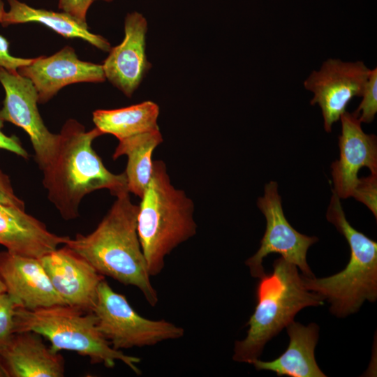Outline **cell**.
Instances as JSON below:
<instances>
[{"instance_id":"1","label":"cell","mask_w":377,"mask_h":377,"mask_svg":"<svg viewBox=\"0 0 377 377\" xmlns=\"http://www.w3.org/2000/svg\"><path fill=\"white\" fill-rule=\"evenodd\" d=\"M101 135L96 127L86 131L77 121L68 119L59 133L53 156L41 169L48 199L65 220L79 216L82 200L93 191L108 189L114 196L128 192L125 172L109 171L92 147Z\"/></svg>"},{"instance_id":"2","label":"cell","mask_w":377,"mask_h":377,"mask_svg":"<svg viewBox=\"0 0 377 377\" xmlns=\"http://www.w3.org/2000/svg\"><path fill=\"white\" fill-rule=\"evenodd\" d=\"M116 200L91 233L77 234L64 244L90 263L98 273L125 286L138 288L151 306L156 305L157 292L150 281L147 262L140 242L137 219L138 205L129 192Z\"/></svg>"},{"instance_id":"3","label":"cell","mask_w":377,"mask_h":377,"mask_svg":"<svg viewBox=\"0 0 377 377\" xmlns=\"http://www.w3.org/2000/svg\"><path fill=\"white\" fill-rule=\"evenodd\" d=\"M194 205L171 184L165 163L153 161L150 182L138 205V234L151 276L161 272L165 258L196 233Z\"/></svg>"},{"instance_id":"4","label":"cell","mask_w":377,"mask_h":377,"mask_svg":"<svg viewBox=\"0 0 377 377\" xmlns=\"http://www.w3.org/2000/svg\"><path fill=\"white\" fill-rule=\"evenodd\" d=\"M256 300L246 323V336L235 343V362L251 364L260 357L265 345L293 322L300 310L322 306L325 301L305 288L297 267L281 257L274 260L272 273L260 278Z\"/></svg>"},{"instance_id":"5","label":"cell","mask_w":377,"mask_h":377,"mask_svg":"<svg viewBox=\"0 0 377 377\" xmlns=\"http://www.w3.org/2000/svg\"><path fill=\"white\" fill-rule=\"evenodd\" d=\"M341 198L332 190L326 218L344 236L350 250L346 267L325 277L302 275L305 288L330 304V312L346 317L357 312L366 301L377 298V243L355 229L347 221Z\"/></svg>"},{"instance_id":"6","label":"cell","mask_w":377,"mask_h":377,"mask_svg":"<svg viewBox=\"0 0 377 377\" xmlns=\"http://www.w3.org/2000/svg\"><path fill=\"white\" fill-rule=\"evenodd\" d=\"M31 331L47 339L50 348L75 352L87 356L92 364H102L108 368L121 361L136 374L141 371L137 364L140 359L114 349L97 326L93 312L68 304L28 309L17 306L14 315V333Z\"/></svg>"},{"instance_id":"7","label":"cell","mask_w":377,"mask_h":377,"mask_svg":"<svg viewBox=\"0 0 377 377\" xmlns=\"http://www.w3.org/2000/svg\"><path fill=\"white\" fill-rule=\"evenodd\" d=\"M91 312L99 331L117 350L151 346L184 334V328L172 323L140 316L126 297L115 292L104 279L99 283Z\"/></svg>"},{"instance_id":"8","label":"cell","mask_w":377,"mask_h":377,"mask_svg":"<svg viewBox=\"0 0 377 377\" xmlns=\"http://www.w3.org/2000/svg\"><path fill=\"white\" fill-rule=\"evenodd\" d=\"M257 206L265 217L266 230L260 248L245 262L251 275L258 279L262 277L265 274L263 260L274 253L280 254L286 261L299 267L302 275L313 277L306 261V253L318 239L297 232L287 221L276 182L271 181L265 184L264 195L258 198Z\"/></svg>"},{"instance_id":"9","label":"cell","mask_w":377,"mask_h":377,"mask_svg":"<svg viewBox=\"0 0 377 377\" xmlns=\"http://www.w3.org/2000/svg\"><path fill=\"white\" fill-rule=\"evenodd\" d=\"M371 71L362 61L346 62L330 58L305 80L304 88L313 94L310 104L320 108L327 133L332 131L349 102L362 96Z\"/></svg>"},{"instance_id":"10","label":"cell","mask_w":377,"mask_h":377,"mask_svg":"<svg viewBox=\"0 0 377 377\" xmlns=\"http://www.w3.org/2000/svg\"><path fill=\"white\" fill-rule=\"evenodd\" d=\"M0 82L5 91L0 119L22 128L29 136L40 169L55 151L59 134L51 133L40 115L38 96L31 81L17 71L0 67Z\"/></svg>"},{"instance_id":"11","label":"cell","mask_w":377,"mask_h":377,"mask_svg":"<svg viewBox=\"0 0 377 377\" xmlns=\"http://www.w3.org/2000/svg\"><path fill=\"white\" fill-rule=\"evenodd\" d=\"M39 260L66 304L91 312L104 276L65 245Z\"/></svg>"},{"instance_id":"12","label":"cell","mask_w":377,"mask_h":377,"mask_svg":"<svg viewBox=\"0 0 377 377\" xmlns=\"http://www.w3.org/2000/svg\"><path fill=\"white\" fill-rule=\"evenodd\" d=\"M18 73L29 78L38 92V103L51 99L64 87L78 82H102L106 78L103 66L84 61L66 46L50 57L34 59Z\"/></svg>"},{"instance_id":"13","label":"cell","mask_w":377,"mask_h":377,"mask_svg":"<svg viewBox=\"0 0 377 377\" xmlns=\"http://www.w3.org/2000/svg\"><path fill=\"white\" fill-rule=\"evenodd\" d=\"M339 158L331 164L333 191L340 198L352 197L358 182L357 174L364 167L377 174V138L362 128L361 122L346 111L340 117Z\"/></svg>"},{"instance_id":"14","label":"cell","mask_w":377,"mask_h":377,"mask_svg":"<svg viewBox=\"0 0 377 377\" xmlns=\"http://www.w3.org/2000/svg\"><path fill=\"white\" fill-rule=\"evenodd\" d=\"M147 22L137 12L128 13L122 42L111 48L102 64L105 78L126 96L131 97L151 68L147 61Z\"/></svg>"},{"instance_id":"15","label":"cell","mask_w":377,"mask_h":377,"mask_svg":"<svg viewBox=\"0 0 377 377\" xmlns=\"http://www.w3.org/2000/svg\"><path fill=\"white\" fill-rule=\"evenodd\" d=\"M0 276L19 306L34 309L66 304L56 291L39 258L0 252Z\"/></svg>"},{"instance_id":"16","label":"cell","mask_w":377,"mask_h":377,"mask_svg":"<svg viewBox=\"0 0 377 377\" xmlns=\"http://www.w3.org/2000/svg\"><path fill=\"white\" fill-rule=\"evenodd\" d=\"M68 238L50 232L25 208L0 205V245L11 253L40 258Z\"/></svg>"},{"instance_id":"17","label":"cell","mask_w":377,"mask_h":377,"mask_svg":"<svg viewBox=\"0 0 377 377\" xmlns=\"http://www.w3.org/2000/svg\"><path fill=\"white\" fill-rule=\"evenodd\" d=\"M0 358L8 377H61L64 360L41 336L31 331L13 333L0 350Z\"/></svg>"},{"instance_id":"18","label":"cell","mask_w":377,"mask_h":377,"mask_svg":"<svg viewBox=\"0 0 377 377\" xmlns=\"http://www.w3.org/2000/svg\"><path fill=\"white\" fill-rule=\"evenodd\" d=\"M289 343L287 349L272 361L258 358L251 364L257 370L274 372L278 376L325 377L315 359L319 327L316 323L303 325L294 320L287 327Z\"/></svg>"},{"instance_id":"19","label":"cell","mask_w":377,"mask_h":377,"mask_svg":"<svg viewBox=\"0 0 377 377\" xmlns=\"http://www.w3.org/2000/svg\"><path fill=\"white\" fill-rule=\"evenodd\" d=\"M10 10L6 12L1 24L38 22L65 38H78L96 47L109 52L110 43L103 36L89 31L87 22H82L73 16L63 12L58 13L45 9L32 8L17 0H8Z\"/></svg>"},{"instance_id":"20","label":"cell","mask_w":377,"mask_h":377,"mask_svg":"<svg viewBox=\"0 0 377 377\" xmlns=\"http://www.w3.org/2000/svg\"><path fill=\"white\" fill-rule=\"evenodd\" d=\"M162 142L159 128L119 140L112 158L127 156L124 172L129 193L142 197L152 176L153 151Z\"/></svg>"},{"instance_id":"21","label":"cell","mask_w":377,"mask_h":377,"mask_svg":"<svg viewBox=\"0 0 377 377\" xmlns=\"http://www.w3.org/2000/svg\"><path fill=\"white\" fill-rule=\"evenodd\" d=\"M158 114V105L147 101L122 108L96 110L93 121L103 134H112L120 140L159 128Z\"/></svg>"},{"instance_id":"22","label":"cell","mask_w":377,"mask_h":377,"mask_svg":"<svg viewBox=\"0 0 377 377\" xmlns=\"http://www.w3.org/2000/svg\"><path fill=\"white\" fill-rule=\"evenodd\" d=\"M362 99L358 108L353 114L361 123L373 121L377 112V68L371 69L362 96Z\"/></svg>"},{"instance_id":"23","label":"cell","mask_w":377,"mask_h":377,"mask_svg":"<svg viewBox=\"0 0 377 377\" xmlns=\"http://www.w3.org/2000/svg\"><path fill=\"white\" fill-rule=\"evenodd\" d=\"M17 306L15 300L7 293L0 295V350L14 333V315Z\"/></svg>"},{"instance_id":"24","label":"cell","mask_w":377,"mask_h":377,"mask_svg":"<svg viewBox=\"0 0 377 377\" xmlns=\"http://www.w3.org/2000/svg\"><path fill=\"white\" fill-rule=\"evenodd\" d=\"M352 197L366 205L377 217V174L359 178Z\"/></svg>"},{"instance_id":"25","label":"cell","mask_w":377,"mask_h":377,"mask_svg":"<svg viewBox=\"0 0 377 377\" xmlns=\"http://www.w3.org/2000/svg\"><path fill=\"white\" fill-rule=\"evenodd\" d=\"M34 59H24L12 56L9 52V42L0 35V67L7 70L17 71L29 65Z\"/></svg>"},{"instance_id":"26","label":"cell","mask_w":377,"mask_h":377,"mask_svg":"<svg viewBox=\"0 0 377 377\" xmlns=\"http://www.w3.org/2000/svg\"><path fill=\"white\" fill-rule=\"evenodd\" d=\"M0 205L25 208L24 202L15 194L9 177L1 169Z\"/></svg>"},{"instance_id":"27","label":"cell","mask_w":377,"mask_h":377,"mask_svg":"<svg viewBox=\"0 0 377 377\" xmlns=\"http://www.w3.org/2000/svg\"><path fill=\"white\" fill-rule=\"evenodd\" d=\"M96 0H59V8L77 20L86 22L87 12Z\"/></svg>"},{"instance_id":"28","label":"cell","mask_w":377,"mask_h":377,"mask_svg":"<svg viewBox=\"0 0 377 377\" xmlns=\"http://www.w3.org/2000/svg\"><path fill=\"white\" fill-rule=\"evenodd\" d=\"M3 122L0 119V149L6 150L27 158L29 156L28 153L23 148L19 140L15 136H8L2 131Z\"/></svg>"},{"instance_id":"29","label":"cell","mask_w":377,"mask_h":377,"mask_svg":"<svg viewBox=\"0 0 377 377\" xmlns=\"http://www.w3.org/2000/svg\"><path fill=\"white\" fill-rule=\"evenodd\" d=\"M0 377H8L3 364L0 358Z\"/></svg>"},{"instance_id":"30","label":"cell","mask_w":377,"mask_h":377,"mask_svg":"<svg viewBox=\"0 0 377 377\" xmlns=\"http://www.w3.org/2000/svg\"><path fill=\"white\" fill-rule=\"evenodd\" d=\"M6 11L4 10V4L2 0H0V23H1L3 15Z\"/></svg>"},{"instance_id":"31","label":"cell","mask_w":377,"mask_h":377,"mask_svg":"<svg viewBox=\"0 0 377 377\" xmlns=\"http://www.w3.org/2000/svg\"><path fill=\"white\" fill-rule=\"evenodd\" d=\"M6 293V287L2 279L0 276V295Z\"/></svg>"},{"instance_id":"32","label":"cell","mask_w":377,"mask_h":377,"mask_svg":"<svg viewBox=\"0 0 377 377\" xmlns=\"http://www.w3.org/2000/svg\"><path fill=\"white\" fill-rule=\"evenodd\" d=\"M103 1H111L112 0H103Z\"/></svg>"}]
</instances>
